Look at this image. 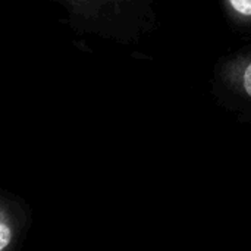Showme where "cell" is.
Here are the masks:
<instances>
[{
    "label": "cell",
    "instance_id": "3",
    "mask_svg": "<svg viewBox=\"0 0 251 251\" xmlns=\"http://www.w3.org/2000/svg\"><path fill=\"white\" fill-rule=\"evenodd\" d=\"M90 1V0H88ZM99 1H112V3H115V1H118V0H99ZM124 1H126V0H124Z\"/></svg>",
    "mask_w": 251,
    "mask_h": 251
},
{
    "label": "cell",
    "instance_id": "2",
    "mask_svg": "<svg viewBox=\"0 0 251 251\" xmlns=\"http://www.w3.org/2000/svg\"><path fill=\"white\" fill-rule=\"evenodd\" d=\"M231 10L244 21H251V0H226Z\"/></svg>",
    "mask_w": 251,
    "mask_h": 251
},
{
    "label": "cell",
    "instance_id": "1",
    "mask_svg": "<svg viewBox=\"0 0 251 251\" xmlns=\"http://www.w3.org/2000/svg\"><path fill=\"white\" fill-rule=\"evenodd\" d=\"M237 90L241 93V97L244 100H249L251 103V59L246 60V63L240 69V75L237 76Z\"/></svg>",
    "mask_w": 251,
    "mask_h": 251
}]
</instances>
